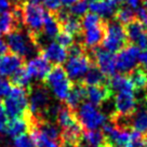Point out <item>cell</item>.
<instances>
[{
	"instance_id": "1",
	"label": "cell",
	"mask_w": 147,
	"mask_h": 147,
	"mask_svg": "<svg viewBox=\"0 0 147 147\" xmlns=\"http://www.w3.org/2000/svg\"><path fill=\"white\" fill-rule=\"evenodd\" d=\"M2 105L9 119L24 118L29 110V89L12 86L9 95L3 100Z\"/></svg>"
},
{
	"instance_id": "2",
	"label": "cell",
	"mask_w": 147,
	"mask_h": 147,
	"mask_svg": "<svg viewBox=\"0 0 147 147\" xmlns=\"http://www.w3.org/2000/svg\"><path fill=\"white\" fill-rule=\"evenodd\" d=\"M7 43L11 53L18 55L23 60L34 54L39 55L40 50L34 41V38L28 30L18 29L7 36Z\"/></svg>"
},
{
	"instance_id": "3",
	"label": "cell",
	"mask_w": 147,
	"mask_h": 147,
	"mask_svg": "<svg viewBox=\"0 0 147 147\" xmlns=\"http://www.w3.org/2000/svg\"><path fill=\"white\" fill-rule=\"evenodd\" d=\"M42 82L46 87L50 88L55 97L60 101L66 100L73 87V81L69 79L62 65H54Z\"/></svg>"
},
{
	"instance_id": "4",
	"label": "cell",
	"mask_w": 147,
	"mask_h": 147,
	"mask_svg": "<svg viewBox=\"0 0 147 147\" xmlns=\"http://www.w3.org/2000/svg\"><path fill=\"white\" fill-rule=\"evenodd\" d=\"M24 26L27 27V30L30 32L32 38L37 37L42 32L43 22L46 16V10L39 3H32L25 1L22 3Z\"/></svg>"
},
{
	"instance_id": "5",
	"label": "cell",
	"mask_w": 147,
	"mask_h": 147,
	"mask_svg": "<svg viewBox=\"0 0 147 147\" xmlns=\"http://www.w3.org/2000/svg\"><path fill=\"white\" fill-rule=\"evenodd\" d=\"M129 45L130 43L125 35L123 25L118 23L117 21L108 20L105 37L101 45L102 48L111 53H117Z\"/></svg>"
},
{
	"instance_id": "6",
	"label": "cell",
	"mask_w": 147,
	"mask_h": 147,
	"mask_svg": "<svg viewBox=\"0 0 147 147\" xmlns=\"http://www.w3.org/2000/svg\"><path fill=\"white\" fill-rule=\"evenodd\" d=\"M76 115L83 130H98L108 120V117L103 114L98 107L89 102H84L79 106L76 110Z\"/></svg>"
},
{
	"instance_id": "7",
	"label": "cell",
	"mask_w": 147,
	"mask_h": 147,
	"mask_svg": "<svg viewBox=\"0 0 147 147\" xmlns=\"http://www.w3.org/2000/svg\"><path fill=\"white\" fill-rule=\"evenodd\" d=\"M131 128L119 127L111 120H107L102 127L105 147H127L130 144Z\"/></svg>"
},
{
	"instance_id": "8",
	"label": "cell",
	"mask_w": 147,
	"mask_h": 147,
	"mask_svg": "<svg viewBox=\"0 0 147 147\" xmlns=\"http://www.w3.org/2000/svg\"><path fill=\"white\" fill-rule=\"evenodd\" d=\"M49 91L45 84L29 87V111L37 118L45 119L47 110L51 106Z\"/></svg>"
},
{
	"instance_id": "9",
	"label": "cell",
	"mask_w": 147,
	"mask_h": 147,
	"mask_svg": "<svg viewBox=\"0 0 147 147\" xmlns=\"http://www.w3.org/2000/svg\"><path fill=\"white\" fill-rule=\"evenodd\" d=\"M95 66H97L106 77H113L117 73L116 67V54L109 51H106L102 47H95L88 50Z\"/></svg>"
},
{
	"instance_id": "10",
	"label": "cell",
	"mask_w": 147,
	"mask_h": 147,
	"mask_svg": "<svg viewBox=\"0 0 147 147\" xmlns=\"http://www.w3.org/2000/svg\"><path fill=\"white\" fill-rule=\"evenodd\" d=\"M94 64L92 61L91 56L89 53L81 55V56H75L69 57L68 61L65 63V71L67 76L73 82L81 81L84 77V75L90 69L92 65Z\"/></svg>"
},
{
	"instance_id": "11",
	"label": "cell",
	"mask_w": 147,
	"mask_h": 147,
	"mask_svg": "<svg viewBox=\"0 0 147 147\" xmlns=\"http://www.w3.org/2000/svg\"><path fill=\"white\" fill-rule=\"evenodd\" d=\"M141 51L136 46L129 45L116 55V67L120 74L128 75L138 66V55Z\"/></svg>"
},
{
	"instance_id": "12",
	"label": "cell",
	"mask_w": 147,
	"mask_h": 147,
	"mask_svg": "<svg viewBox=\"0 0 147 147\" xmlns=\"http://www.w3.org/2000/svg\"><path fill=\"white\" fill-rule=\"evenodd\" d=\"M115 95V113L122 117H130L138 109V101L134 91H122Z\"/></svg>"
},
{
	"instance_id": "13",
	"label": "cell",
	"mask_w": 147,
	"mask_h": 147,
	"mask_svg": "<svg viewBox=\"0 0 147 147\" xmlns=\"http://www.w3.org/2000/svg\"><path fill=\"white\" fill-rule=\"evenodd\" d=\"M107 21L108 20L104 18L98 25L83 29L82 35L80 37H81V42L84 45V47L87 48L88 50L102 45L106 34Z\"/></svg>"
},
{
	"instance_id": "14",
	"label": "cell",
	"mask_w": 147,
	"mask_h": 147,
	"mask_svg": "<svg viewBox=\"0 0 147 147\" xmlns=\"http://www.w3.org/2000/svg\"><path fill=\"white\" fill-rule=\"evenodd\" d=\"M51 63L47 60L42 54L37 55L36 57H32L26 65L29 75L37 80H45L47 75L51 70Z\"/></svg>"
},
{
	"instance_id": "15",
	"label": "cell",
	"mask_w": 147,
	"mask_h": 147,
	"mask_svg": "<svg viewBox=\"0 0 147 147\" xmlns=\"http://www.w3.org/2000/svg\"><path fill=\"white\" fill-rule=\"evenodd\" d=\"M25 65V60L11 52L0 55V76L9 77L12 76L18 68Z\"/></svg>"
},
{
	"instance_id": "16",
	"label": "cell",
	"mask_w": 147,
	"mask_h": 147,
	"mask_svg": "<svg viewBox=\"0 0 147 147\" xmlns=\"http://www.w3.org/2000/svg\"><path fill=\"white\" fill-rule=\"evenodd\" d=\"M113 92L109 89L108 84L106 86H93V87H87V100L92 105L101 107L103 103L111 100Z\"/></svg>"
},
{
	"instance_id": "17",
	"label": "cell",
	"mask_w": 147,
	"mask_h": 147,
	"mask_svg": "<svg viewBox=\"0 0 147 147\" xmlns=\"http://www.w3.org/2000/svg\"><path fill=\"white\" fill-rule=\"evenodd\" d=\"M119 5L116 0H97L89 5V10L91 13L98 15L100 18L108 20L114 18Z\"/></svg>"
},
{
	"instance_id": "18",
	"label": "cell",
	"mask_w": 147,
	"mask_h": 147,
	"mask_svg": "<svg viewBox=\"0 0 147 147\" xmlns=\"http://www.w3.org/2000/svg\"><path fill=\"white\" fill-rule=\"evenodd\" d=\"M84 100H87V86H84L81 81L73 82L71 90L69 91L64 104L76 111Z\"/></svg>"
},
{
	"instance_id": "19",
	"label": "cell",
	"mask_w": 147,
	"mask_h": 147,
	"mask_svg": "<svg viewBox=\"0 0 147 147\" xmlns=\"http://www.w3.org/2000/svg\"><path fill=\"white\" fill-rule=\"evenodd\" d=\"M40 54H42L50 63L54 65H62L68 56L67 49L63 48L56 42H50L41 50Z\"/></svg>"
},
{
	"instance_id": "20",
	"label": "cell",
	"mask_w": 147,
	"mask_h": 147,
	"mask_svg": "<svg viewBox=\"0 0 147 147\" xmlns=\"http://www.w3.org/2000/svg\"><path fill=\"white\" fill-rule=\"evenodd\" d=\"M130 128L141 133H147V109L143 102H138V109L130 116Z\"/></svg>"
},
{
	"instance_id": "21",
	"label": "cell",
	"mask_w": 147,
	"mask_h": 147,
	"mask_svg": "<svg viewBox=\"0 0 147 147\" xmlns=\"http://www.w3.org/2000/svg\"><path fill=\"white\" fill-rule=\"evenodd\" d=\"M55 121H56V124L62 130H64L66 128L71 127L73 124L77 123L78 119H77V115H76L75 110L70 109L68 106H66L65 104H61Z\"/></svg>"
},
{
	"instance_id": "22",
	"label": "cell",
	"mask_w": 147,
	"mask_h": 147,
	"mask_svg": "<svg viewBox=\"0 0 147 147\" xmlns=\"http://www.w3.org/2000/svg\"><path fill=\"white\" fill-rule=\"evenodd\" d=\"M108 80L109 78L106 77L100 70V68L93 64L84 75L81 82L87 87H93V86H106L108 84Z\"/></svg>"
},
{
	"instance_id": "23",
	"label": "cell",
	"mask_w": 147,
	"mask_h": 147,
	"mask_svg": "<svg viewBox=\"0 0 147 147\" xmlns=\"http://www.w3.org/2000/svg\"><path fill=\"white\" fill-rule=\"evenodd\" d=\"M23 25L18 23L12 12L5 11L0 14V34L8 36L15 30L22 29Z\"/></svg>"
},
{
	"instance_id": "24",
	"label": "cell",
	"mask_w": 147,
	"mask_h": 147,
	"mask_svg": "<svg viewBox=\"0 0 147 147\" xmlns=\"http://www.w3.org/2000/svg\"><path fill=\"white\" fill-rule=\"evenodd\" d=\"M28 131H29V124L26 117H24V118H14L8 120L5 132L10 138H14L22 134H25Z\"/></svg>"
},
{
	"instance_id": "25",
	"label": "cell",
	"mask_w": 147,
	"mask_h": 147,
	"mask_svg": "<svg viewBox=\"0 0 147 147\" xmlns=\"http://www.w3.org/2000/svg\"><path fill=\"white\" fill-rule=\"evenodd\" d=\"M108 87L111 90L113 94L122 91H134V88L129 79L128 75L123 74H116L115 76L110 77L108 80Z\"/></svg>"
},
{
	"instance_id": "26",
	"label": "cell",
	"mask_w": 147,
	"mask_h": 147,
	"mask_svg": "<svg viewBox=\"0 0 147 147\" xmlns=\"http://www.w3.org/2000/svg\"><path fill=\"white\" fill-rule=\"evenodd\" d=\"M128 77L134 88V93L147 90V74L146 70L141 66H138L131 73L128 74Z\"/></svg>"
},
{
	"instance_id": "27",
	"label": "cell",
	"mask_w": 147,
	"mask_h": 147,
	"mask_svg": "<svg viewBox=\"0 0 147 147\" xmlns=\"http://www.w3.org/2000/svg\"><path fill=\"white\" fill-rule=\"evenodd\" d=\"M61 25L57 22L55 15L52 12H46L45 22H43V28H42V35L46 37L48 40L53 39L56 35L60 32Z\"/></svg>"
},
{
	"instance_id": "28",
	"label": "cell",
	"mask_w": 147,
	"mask_h": 147,
	"mask_svg": "<svg viewBox=\"0 0 147 147\" xmlns=\"http://www.w3.org/2000/svg\"><path fill=\"white\" fill-rule=\"evenodd\" d=\"M28 132H29L32 142L35 144V147H62L60 143L50 140L36 127L30 128Z\"/></svg>"
},
{
	"instance_id": "29",
	"label": "cell",
	"mask_w": 147,
	"mask_h": 147,
	"mask_svg": "<svg viewBox=\"0 0 147 147\" xmlns=\"http://www.w3.org/2000/svg\"><path fill=\"white\" fill-rule=\"evenodd\" d=\"M30 80H32V76L29 75L27 68L24 65L21 68H18L11 76L10 82L14 87H20V88H23V89H29V87L32 86L30 84Z\"/></svg>"
},
{
	"instance_id": "30",
	"label": "cell",
	"mask_w": 147,
	"mask_h": 147,
	"mask_svg": "<svg viewBox=\"0 0 147 147\" xmlns=\"http://www.w3.org/2000/svg\"><path fill=\"white\" fill-rule=\"evenodd\" d=\"M61 30L68 32L71 36H81L83 32L81 18L70 15L64 22L61 23Z\"/></svg>"
},
{
	"instance_id": "31",
	"label": "cell",
	"mask_w": 147,
	"mask_h": 147,
	"mask_svg": "<svg viewBox=\"0 0 147 147\" xmlns=\"http://www.w3.org/2000/svg\"><path fill=\"white\" fill-rule=\"evenodd\" d=\"M114 18H115V21L124 26V25L132 23L136 20L135 11L128 5H119L114 15Z\"/></svg>"
},
{
	"instance_id": "32",
	"label": "cell",
	"mask_w": 147,
	"mask_h": 147,
	"mask_svg": "<svg viewBox=\"0 0 147 147\" xmlns=\"http://www.w3.org/2000/svg\"><path fill=\"white\" fill-rule=\"evenodd\" d=\"M69 13L73 16L82 18L89 11V5H88L87 0H79L76 3H74L70 8H68Z\"/></svg>"
},
{
	"instance_id": "33",
	"label": "cell",
	"mask_w": 147,
	"mask_h": 147,
	"mask_svg": "<svg viewBox=\"0 0 147 147\" xmlns=\"http://www.w3.org/2000/svg\"><path fill=\"white\" fill-rule=\"evenodd\" d=\"M55 40H56V43H59L60 46H62L65 49H68L74 43V36L64 30H60V32L55 37Z\"/></svg>"
},
{
	"instance_id": "34",
	"label": "cell",
	"mask_w": 147,
	"mask_h": 147,
	"mask_svg": "<svg viewBox=\"0 0 147 147\" xmlns=\"http://www.w3.org/2000/svg\"><path fill=\"white\" fill-rule=\"evenodd\" d=\"M13 147H35V144L32 142L30 135L27 134H22L18 138H13V143H12Z\"/></svg>"
},
{
	"instance_id": "35",
	"label": "cell",
	"mask_w": 147,
	"mask_h": 147,
	"mask_svg": "<svg viewBox=\"0 0 147 147\" xmlns=\"http://www.w3.org/2000/svg\"><path fill=\"white\" fill-rule=\"evenodd\" d=\"M43 5L49 12L55 13L61 9L62 2H61V0H43Z\"/></svg>"
},
{
	"instance_id": "36",
	"label": "cell",
	"mask_w": 147,
	"mask_h": 147,
	"mask_svg": "<svg viewBox=\"0 0 147 147\" xmlns=\"http://www.w3.org/2000/svg\"><path fill=\"white\" fill-rule=\"evenodd\" d=\"M12 89V84L8 79L1 77L0 78V96H8Z\"/></svg>"
},
{
	"instance_id": "37",
	"label": "cell",
	"mask_w": 147,
	"mask_h": 147,
	"mask_svg": "<svg viewBox=\"0 0 147 147\" xmlns=\"http://www.w3.org/2000/svg\"><path fill=\"white\" fill-rule=\"evenodd\" d=\"M135 16L140 23L142 24L144 27L147 28V11L143 7H138L135 10Z\"/></svg>"
},
{
	"instance_id": "38",
	"label": "cell",
	"mask_w": 147,
	"mask_h": 147,
	"mask_svg": "<svg viewBox=\"0 0 147 147\" xmlns=\"http://www.w3.org/2000/svg\"><path fill=\"white\" fill-rule=\"evenodd\" d=\"M7 123H8V117L5 111V107L2 104H0V132H5Z\"/></svg>"
},
{
	"instance_id": "39",
	"label": "cell",
	"mask_w": 147,
	"mask_h": 147,
	"mask_svg": "<svg viewBox=\"0 0 147 147\" xmlns=\"http://www.w3.org/2000/svg\"><path fill=\"white\" fill-rule=\"evenodd\" d=\"M119 5H128L132 9H136L140 7L141 0H116Z\"/></svg>"
},
{
	"instance_id": "40",
	"label": "cell",
	"mask_w": 147,
	"mask_h": 147,
	"mask_svg": "<svg viewBox=\"0 0 147 147\" xmlns=\"http://www.w3.org/2000/svg\"><path fill=\"white\" fill-rule=\"evenodd\" d=\"M138 64L145 70L147 69V49L146 50H143L140 53V55H138Z\"/></svg>"
},
{
	"instance_id": "41",
	"label": "cell",
	"mask_w": 147,
	"mask_h": 147,
	"mask_svg": "<svg viewBox=\"0 0 147 147\" xmlns=\"http://www.w3.org/2000/svg\"><path fill=\"white\" fill-rule=\"evenodd\" d=\"M10 5H11L10 0H0V14L8 11Z\"/></svg>"
},
{
	"instance_id": "42",
	"label": "cell",
	"mask_w": 147,
	"mask_h": 147,
	"mask_svg": "<svg viewBox=\"0 0 147 147\" xmlns=\"http://www.w3.org/2000/svg\"><path fill=\"white\" fill-rule=\"evenodd\" d=\"M8 52H10V50H9V46H8V43H7V42H5V40L0 39V55L7 54Z\"/></svg>"
},
{
	"instance_id": "43",
	"label": "cell",
	"mask_w": 147,
	"mask_h": 147,
	"mask_svg": "<svg viewBox=\"0 0 147 147\" xmlns=\"http://www.w3.org/2000/svg\"><path fill=\"white\" fill-rule=\"evenodd\" d=\"M77 1L79 0H61V2H62V5H65V7H71L74 3H76Z\"/></svg>"
},
{
	"instance_id": "44",
	"label": "cell",
	"mask_w": 147,
	"mask_h": 147,
	"mask_svg": "<svg viewBox=\"0 0 147 147\" xmlns=\"http://www.w3.org/2000/svg\"><path fill=\"white\" fill-rule=\"evenodd\" d=\"M11 2H12V5H21V3H23V2H25L26 0H10Z\"/></svg>"
},
{
	"instance_id": "45",
	"label": "cell",
	"mask_w": 147,
	"mask_h": 147,
	"mask_svg": "<svg viewBox=\"0 0 147 147\" xmlns=\"http://www.w3.org/2000/svg\"><path fill=\"white\" fill-rule=\"evenodd\" d=\"M141 1H142V3H143V8L147 11V0H141Z\"/></svg>"
},
{
	"instance_id": "46",
	"label": "cell",
	"mask_w": 147,
	"mask_h": 147,
	"mask_svg": "<svg viewBox=\"0 0 147 147\" xmlns=\"http://www.w3.org/2000/svg\"><path fill=\"white\" fill-rule=\"evenodd\" d=\"M27 1L32 2V3H40V2L43 1V0H27Z\"/></svg>"
},
{
	"instance_id": "47",
	"label": "cell",
	"mask_w": 147,
	"mask_h": 147,
	"mask_svg": "<svg viewBox=\"0 0 147 147\" xmlns=\"http://www.w3.org/2000/svg\"><path fill=\"white\" fill-rule=\"evenodd\" d=\"M143 104H144V106L146 107V109H147V98H144V100H143Z\"/></svg>"
},
{
	"instance_id": "48",
	"label": "cell",
	"mask_w": 147,
	"mask_h": 147,
	"mask_svg": "<svg viewBox=\"0 0 147 147\" xmlns=\"http://www.w3.org/2000/svg\"><path fill=\"white\" fill-rule=\"evenodd\" d=\"M144 98H147V90H146V92H145V96H144Z\"/></svg>"
},
{
	"instance_id": "49",
	"label": "cell",
	"mask_w": 147,
	"mask_h": 147,
	"mask_svg": "<svg viewBox=\"0 0 147 147\" xmlns=\"http://www.w3.org/2000/svg\"><path fill=\"white\" fill-rule=\"evenodd\" d=\"M87 1H91V2H93V1H97V0H87Z\"/></svg>"
},
{
	"instance_id": "50",
	"label": "cell",
	"mask_w": 147,
	"mask_h": 147,
	"mask_svg": "<svg viewBox=\"0 0 147 147\" xmlns=\"http://www.w3.org/2000/svg\"><path fill=\"white\" fill-rule=\"evenodd\" d=\"M127 147H133V146H132L131 144H129V145H128V146H127Z\"/></svg>"
},
{
	"instance_id": "51",
	"label": "cell",
	"mask_w": 147,
	"mask_h": 147,
	"mask_svg": "<svg viewBox=\"0 0 147 147\" xmlns=\"http://www.w3.org/2000/svg\"><path fill=\"white\" fill-rule=\"evenodd\" d=\"M0 104H1V96H0Z\"/></svg>"
},
{
	"instance_id": "52",
	"label": "cell",
	"mask_w": 147,
	"mask_h": 147,
	"mask_svg": "<svg viewBox=\"0 0 147 147\" xmlns=\"http://www.w3.org/2000/svg\"><path fill=\"white\" fill-rule=\"evenodd\" d=\"M0 142H1V135H0Z\"/></svg>"
},
{
	"instance_id": "53",
	"label": "cell",
	"mask_w": 147,
	"mask_h": 147,
	"mask_svg": "<svg viewBox=\"0 0 147 147\" xmlns=\"http://www.w3.org/2000/svg\"><path fill=\"white\" fill-rule=\"evenodd\" d=\"M101 147H105V146H104V145H103V146H101Z\"/></svg>"
},
{
	"instance_id": "54",
	"label": "cell",
	"mask_w": 147,
	"mask_h": 147,
	"mask_svg": "<svg viewBox=\"0 0 147 147\" xmlns=\"http://www.w3.org/2000/svg\"><path fill=\"white\" fill-rule=\"evenodd\" d=\"M146 138H147V133H146Z\"/></svg>"
},
{
	"instance_id": "55",
	"label": "cell",
	"mask_w": 147,
	"mask_h": 147,
	"mask_svg": "<svg viewBox=\"0 0 147 147\" xmlns=\"http://www.w3.org/2000/svg\"><path fill=\"white\" fill-rule=\"evenodd\" d=\"M146 74H147V71H146Z\"/></svg>"
},
{
	"instance_id": "56",
	"label": "cell",
	"mask_w": 147,
	"mask_h": 147,
	"mask_svg": "<svg viewBox=\"0 0 147 147\" xmlns=\"http://www.w3.org/2000/svg\"><path fill=\"white\" fill-rule=\"evenodd\" d=\"M145 147H147V146H145Z\"/></svg>"
},
{
	"instance_id": "57",
	"label": "cell",
	"mask_w": 147,
	"mask_h": 147,
	"mask_svg": "<svg viewBox=\"0 0 147 147\" xmlns=\"http://www.w3.org/2000/svg\"><path fill=\"white\" fill-rule=\"evenodd\" d=\"M0 35H1V34H0Z\"/></svg>"
}]
</instances>
